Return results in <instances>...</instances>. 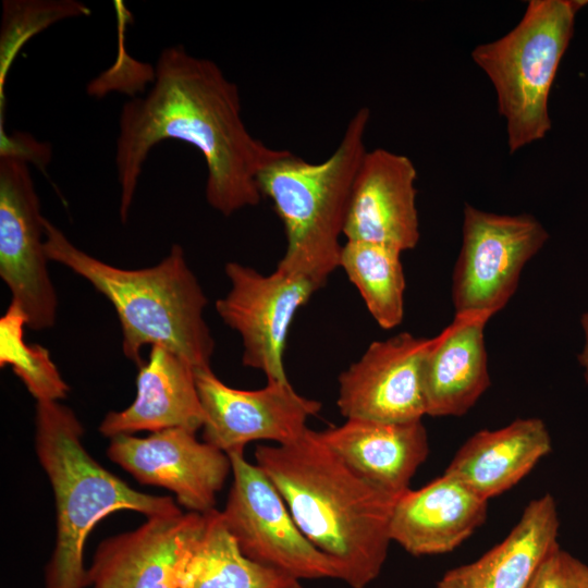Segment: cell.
Here are the masks:
<instances>
[{
    "label": "cell",
    "instance_id": "8992f818",
    "mask_svg": "<svg viewBox=\"0 0 588 588\" xmlns=\"http://www.w3.org/2000/svg\"><path fill=\"white\" fill-rule=\"evenodd\" d=\"M587 3L530 0L513 29L471 51V59L494 87L511 154L550 131L551 86L574 34L576 14Z\"/></svg>",
    "mask_w": 588,
    "mask_h": 588
},
{
    "label": "cell",
    "instance_id": "7a4b0ae2",
    "mask_svg": "<svg viewBox=\"0 0 588 588\" xmlns=\"http://www.w3.org/2000/svg\"><path fill=\"white\" fill-rule=\"evenodd\" d=\"M254 455L302 532L333 561L338 579L351 588L371 584L387 560L397 497L355 473L318 431L307 429L287 444H259Z\"/></svg>",
    "mask_w": 588,
    "mask_h": 588
},
{
    "label": "cell",
    "instance_id": "9a60e30c",
    "mask_svg": "<svg viewBox=\"0 0 588 588\" xmlns=\"http://www.w3.org/2000/svg\"><path fill=\"white\" fill-rule=\"evenodd\" d=\"M417 171L412 160L377 148L367 151L355 176L343 236L403 253L419 242Z\"/></svg>",
    "mask_w": 588,
    "mask_h": 588
},
{
    "label": "cell",
    "instance_id": "44dd1931",
    "mask_svg": "<svg viewBox=\"0 0 588 588\" xmlns=\"http://www.w3.org/2000/svg\"><path fill=\"white\" fill-rule=\"evenodd\" d=\"M551 450V436L542 419L517 418L502 428L474 433L444 473L489 501L517 485Z\"/></svg>",
    "mask_w": 588,
    "mask_h": 588
},
{
    "label": "cell",
    "instance_id": "52a82bcc",
    "mask_svg": "<svg viewBox=\"0 0 588 588\" xmlns=\"http://www.w3.org/2000/svg\"><path fill=\"white\" fill-rule=\"evenodd\" d=\"M548 240V231L530 213L500 215L466 204L452 273L455 316L492 317L503 309L525 266Z\"/></svg>",
    "mask_w": 588,
    "mask_h": 588
},
{
    "label": "cell",
    "instance_id": "5bb4252c",
    "mask_svg": "<svg viewBox=\"0 0 588 588\" xmlns=\"http://www.w3.org/2000/svg\"><path fill=\"white\" fill-rule=\"evenodd\" d=\"M207 526L206 513L149 517L103 540L87 569L93 588H179Z\"/></svg>",
    "mask_w": 588,
    "mask_h": 588
},
{
    "label": "cell",
    "instance_id": "ffe728a7",
    "mask_svg": "<svg viewBox=\"0 0 588 588\" xmlns=\"http://www.w3.org/2000/svg\"><path fill=\"white\" fill-rule=\"evenodd\" d=\"M554 498L531 500L510 534L474 562L445 572L436 588H528L544 559L559 546Z\"/></svg>",
    "mask_w": 588,
    "mask_h": 588
},
{
    "label": "cell",
    "instance_id": "d4e9b609",
    "mask_svg": "<svg viewBox=\"0 0 588 588\" xmlns=\"http://www.w3.org/2000/svg\"><path fill=\"white\" fill-rule=\"evenodd\" d=\"M528 588H588V564L559 544L541 563Z\"/></svg>",
    "mask_w": 588,
    "mask_h": 588
},
{
    "label": "cell",
    "instance_id": "8fae6325",
    "mask_svg": "<svg viewBox=\"0 0 588 588\" xmlns=\"http://www.w3.org/2000/svg\"><path fill=\"white\" fill-rule=\"evenodd\" d=\"M195 381L205 413L203 439L226 454L256 440L294 442L321 409L320 402L301 395L289 381L241 390L226 385L210 367L195 369Z\"/></svg>",
    "mask_w": 588,
    "mask_h": 588
},
{
    "label": "cell",
    "instance_id": "4fadbf2b",
    "mask_svg": "<svg viewBox=\"0 0 588 588\" xmlns=\"http://www.w3.org/2000/svg\"><path fill=\"white\" fill-rule=\"evenodd\" d=\"M195 433L170 428L146 438L119 434L111 438L107 455L140 483L172 491L189 512L207 513L232 467L226 453Z\"/></svg>",
    "mask_w": 588,
    "mask_h": 588
},
{
    "label": "cell",
    "instance_id": "603a6c76",
    "mask_svg": "<svg viewBox=\"0 0 588 588\" xmlns=\"http://www.w3.org/2000/svg\"><path fill=\"white\" fill-rule=\"evenodd\" d=\"M402 253L389 246L346 241L339 267L358 290L375 321L390 330L403 321L405 275Z\"/></svg>",
    "mask_w": 588,
    "mask_h": 588
},
{
    "label": "cell",
    "instance_id": "9c48e42d",
    "mask_svg": "<svg viewBox=\"0 0 588 588\" xmlns=\"http://www.w3.org/2000/svg\"><path fill=\"white\" fill-rule=\"evenodd\" d=\"M44 219L27 161L0 156V278L33 330L53 327L58 309Z\"/></svg>",
    "mask_w": 588,
    "mask_h": 588
},
{
    "label": "cell",
    "instance_id": "e0dca14e",
    "mask_svg": "<svg viewBox=\"0 0 588 588\" xmlns=\"http://www.w3.org/2000/svg\"><path fill=\"white\" fill-rule=\"evenodd\" d=\"M136 396L123 411L110 412L99 425L102 436L113 438L138 431L203 428L205 413L198 395L195 368L161 345L150 346L148 360L139 366Z\"/></svg>",
    "mask_w": 588,
    "mask_h": 588
},
{
    "label": "cell",
    "instance_id": "cb8c5ba5",
    "mask_svg": "<svg viewBox=\"0 0 588 588\" xmlns=\"http://www.w3.org/2000/svg\"><path fill=\"white\" fill-rule=\"evenodd\" d=\"M25 314L16 303L11 302L0 318V366H11L37 402H59L68 395L70 388L48 350L25 342Z\"/></svg>",
    "mask_w": 588,
    "mask_h": 588
},
{
    "label": "cell",
    "instance_id": "7402d4cb",
    "mask_svg": "<svg viewBox=\"0 0 588 588\" xmlns=\"http://www.w3.org/2000/svg\"><path fill=\"white\" fill-rule=\"evenodd\" d=\"M206 514V530L179 588H304L302 580L246 558L219 511L213 509Z\"/></svg>",
    "mask_w": 588,
    "mask_h": 588
},
{
    "label": "cell",
    "instance_id": "2e32d148",
    "mask_svg": "<svg viewBox=\"0 0 588 588\" xmlns=\"http://www.w3.org/2000/svg\"><path fill=\"white\" fill-rule=\"evenodd\" d=\"M488 501L444 473L420 489H407L394 503L391 541L415 555L453 551L481 526Z\"/></svg>",
    "mask_w": 588,
    "mask_h": 588
},
{
    "label": "cell",
    "instance_id": "277c9868",
    "mask_svg": "<svg viewBox=\"0 0 588 588\" xmlns=\"http://www.w3.org/2000/svg\"><path fill=\"white\" fill-rule=\"evenodd\" d=\"M84 428L58 401L36 405L35 448L54 493L56 547L46 571V588H85V541L105 516L131 510L149 517L182 513L171 497L139 492L98 464L86 451Z\"/></svg>",
    "mask_w": 588,
    "mask_h": 588
},
{
    "label": "cell",
    "instance_id": "5b68a950",
    "mask_svg": "<svg viewBox=\"0 0 588 588\" xmlns=\"http://www.w3.org/2000/svg\"><path fill=\"white\" fill-rule=\"evenodd\" d=\"M367 107L350 119L334 151L321 162H309L290 150L258 173L261 196L280 218L286 248L277 268L310 280L318 289L339 267L352 186L367 152Z\"/></svg>",
    "mask_w": 588,
    "mask_h": 588
},
{
    "label": "cell",
    "instance_id": "ac0fdd59",
    "mask_svg": "<svg viewBox=\"0 0 588 588\" xmlns=\"http://www.w3.org/2000/svg\"><path fill=\"white\" fill-rule=\"evenodd\" d=\"M318 433L355 473L395 497L409 489L413 476L429 453L421 420L385 422L348 418Z\"/></svg>",
    "mask_w": 588,
    "mask_h": 588
},
{
    "label": "cell",
    "instance_id": "d6986e66",
    "mask_svg": "<svg viewBox=\"0 0 588 588\" xmlns=\"http://www.w3.org/2000/svg\"><path fill=\"white\" fill-rule=\"evenodd\" d=\"M488 315L455 316L434 336L424 363L426 415H465L488 390L490 375L485 345Z\"/></svg>",
    "mask_w": 588,
    "mask_h": 588
},
{
    "label": "cell",
    "instance_id": "6da1fadb",
    "mask_svg": "<svg viewBox=\"0 0 588 588\" xmlns=\"http://www.w3.org/2000/svg\"><path fill=\"white\" fill-rule=\"evenodd\" d=\"M166 139L184 142L201 154L206 199L226 217L260 203L258 173L283 151L250 134L238 88L218 64L181 45L162 49L152 86L120 112L114 162L123 223L149 151Z\"/></svg>",
    "mask_w": 588,
    "mask_h": 588
},
{
    "label": "cell",
    "instance_id": "3957f363",
    "mask_svg": "<svg viewBox=\"0 0 588 588\" xmlns=\"http://www.w3.org/2000/svg\"><path fill=\"white\" fill-rule=\"evenodd\" d=\"M44 229L48 259L87 280L114 307L125 357L139 367L143 347L161 345L195 369L210 367L215 340L204 317L208 299L179 244L154 267L123 269L79 249L47 218Z\"/></svg>",
    "mask_w": 588,
    "mask_h": 588
},
{
    "label": "cell",
    "instance_id": "7c38bea8",
    "mask_svg": "<svg viewBox=\"0 0 588 588\" xmlns=\"http://www.w3.org/2000/svg\"><path fill=\"white\" fill-rule=\"evenodd\" d=\"M434 336L402 332L372 342L339 376L338 407L346 418L385 422L421 420L426 415L422 372Z\"/></svg>",
    "mask_w": 588,
    "mask_h": 588
},
{
    "label": "cell",
    "instance_id": "30bf717a",
    "mask_svg": "<svg viewBox=\"0 0 588 588\" xmlns=\"http://www.w3.org/2000/svg\"><path fill=\"white\" fill-rule=\"evenodd\" d=\"M224 271L230 290L216 302V309L242 338V364L262 371L267 382L289 381L283 360L289 330L297 310L319 289L310 280L278 268L262 274L230 261Z\"/></svg>",
    "mask_w": 588,
    "mask_h": 588
},
{
    "label": "cell",
    "instance_id": "484cf974",
    "mask_svg": "<svg viewBox=\"0 0 588 588\" xmlns=\"http://www.w3.org/2000/svg\"><path fill=\"white\" fill-rule=\"evenodd\" d=\"M580 324L584 333V344L578 355V362L583 368L585 381L588 384V310L583 314Z\"/></svg>",
    "mask_w": 588,
    "mask_h": 588
},
{
    "label": "cell",
    "instance_id": "ba28073f",
    "mask_svg": "<svg viewBox=\"0 0 588 588\" xmlns=\"http://www.w3.org/2000/svg\"><path fill=\"white\" fill-rule=\"evenodd\" d=\"M228 455L233 483L220 513L240 551L257 563L299 580L338 579L333 561L302 532L265 473L248 463L243 451Z\"/></svg>",
    "mask_w": 588,
    "mask_h": 588
}]
</instances>
